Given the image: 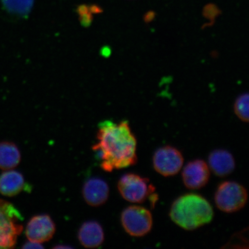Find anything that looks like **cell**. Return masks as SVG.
<instances>
[{"label":"cell","instance_id":"obj_15","mask_svg":"<svg viewBox=\"0 0 249 249\" xmlns=\"http://www.w3.org/2000/svg\"><path fill=\"white\" fill-rule=\"evenodd\" d=\"M34 0H1L8 13L17 17H27L33 8Z\"/></svg>","mask_w":249,"mask_h":249},{"label":"cell","instance_id":"obj_4","mask_svg":"<svg viewBox=\"0 0 249 249\" xmlns=\"http://www.w3.org/2000/svg\"><path fill=\"white\" fill-rule=\"evenodd\" d=\"M22 214L14 205L0 199V249H13L23 230Z\"/></svg>","mask_w":249,"mask_h":249},{"label":"cell","instance_id":"obj_7","mask_svg":"<svg viewBox=\"0 0 249 249\" xmlns=\"http://www.w3.org/2000/svg\"><path fill=\"white\" fill-rule=\"evenodd\" d=\"M183 157L178 149L171 145L157 149L153 156V166L157 173L164 177L176 176L181 170Z\"/></svg>","mask_w":249,"mask_h":249},{"label":"cell","instance_id":"obj_18","mask_svg":"<svg viewBox=\"0 0 249 249\" xmlns=\"http://www.w3.org/2000/svg\"><path fill=\"white\" fill-rule=\"evenodd\" d=\"M221 14L220 9L217 6L213 4H209L205 6L203 9V15L207 19L212 21L215 19V18Z\"/></svg>","mask_w":249,"mask_h":249},{"label":"cell","instance_id":"obj_19","mask_svg":"<svg viewBox=\"0 0 249 249\" xmlns=\"http://www.w3.org/2000/svg\"><path fill=\"white\" fill-rule=\"evenodd\" d=\"M23 249H43V247L39 243L29 241L25 243L22 247Z\"/></svg>","mask_w":249,"mask_h":249},{"label":"cell","instance_id":"obj_17","mask_svg":"<svg viewBox=\"0 0 249 249\" xmlns=\"http://www.w3.org/2000/svg\"><path fill=\"white\" fill-rule=\"evenodd\" d=\"M77 12L79 15L80 23L83 26H89L91 24L93 18V14L89 9V6L80 5L77 8Z\"/></svg>","mask_w":249,"mask_h":249},{"label":"cell","instance_id":"obj_21","mask_svg":"<svg viewBox=\"0 0 249 249\" xmlns=\"http://www.w3.org/2000/svg\"><path fill=\"white\" fill-rule=\"evenodd\" d=\"M155 14L153 12H149L145 16V20L149 22V21H152L154 18Z\"/></svg>","mask_w":249,"mask_h":249},{"label":"cell","instance_id":"obj_2","mask_svg":"<svg viewBox=\"0 0 249 249\" xmlns=\"http://www.w3.org/2000/svg\"><path fill=\"white\" fill-rule=\"evenodd\" d=\"M174 223L183 229L193 231L208 225L214 217V211L204 196L187 194L174 200L170 211Z\"/></svg>","mask_w":249,"mask_h":249},{"label":"cell","instance_id":"obj_16","mask_svg":"<svg viewBox=\"0 0 249 249\" xmlns=\"http://www.w3.org/2000/svg\"><path fill=\"white\" fill-rule=\"evenodd\" d=\"M233 110L239 119L249 123V93H242L236 98Z\"/></svg>","mask_w":249,"mask_h":249},{"label":"cell","instance_id":"obj_1","mask_svg":"<svg viewBox=\"0 0 249 249\" xmlns=\"http://www.w3.org/2000/svg\"><path fill=\"white\" fill-rule=\"evenodd\" d=\"M92 150L107 172L133 166L138 161L137 140L128 122L105 121L99 124Z\"/></svg>","mask_w":249,"mask_h":249},{"label":"cell","instance_id":"obj_14","mask_svg":"<svg viewBox=\"0 0 249 249\" xmlns=\"http://www.w3.org/2000/svg\"><path fill=\"white\" fill-rule=\"evenodd\" d=\"M19 149L11 142H0V169L8 170L17 167L21 161Z\"/></svg>","mask_w":249,"mask_h":249},{"label":"cell","instance_id":"obj_10","mask_svg":"<svg viewBox=\"0 0 249 249\" xmlns=\"http://www.w3.org/2000/svg\"><path fill=\"white\" fill-rule=\"evenodd\" d=\"M208 164L217 177L224 178L234 171L236 162L233 155L227 149H216L208 155Z\"/></svg>","mask_w":249,"mask_h":249},{"label":"cell","instance_id":"obj_9","mask_svg":"<svg viewBox=\"0 0 249 249\" xmlns=\"http://www.w3.org/2000/svg\"><path fill=\"white\" fill-rule=\"evenodd\" d=\"M55 230V225L52 218L49 214H40L31 218L25 233L29 241L42 244L51 240Z\"/></svg>","mask_w":249,"mask_h":249},{"label":"cell","instance_id":"obj_3","mask_svg":"<svg viewBox=\"0 0 249 249\" xmlns=\"http://www.w3.org/2000/svg\"><path fill=\"white\" fill-rule=\"evenodd\" d=\"M118 189L122 197L133 203H142L149 199L154 207L158 199L155 188L149 180L134 173H127L121 177Z\"/></svg>","mask_w":249,"mask_h":249},{"label":"cell","instance_id":"obj_12","mask_svg":"<svg viewBox=\"0 0 249 249\" xmlns=\"http://www.w3.org/2000/svg\"><path fill=\"white\" fill-rule=\"evenodd\" d=\"M78 239L82 246L86 248H96L103 244L105 239L102 226L95 221L84 223L78 232Z\"/></svg>","mask_w":249,"mask_h":249},{"label":"cell","instance_id":"obj_11","mask_svg":"<svg viewBox=\"0 0 249 249\" xmlns=\"http://www.w3.org/2000/svg\"><path fill=\"white\" fill-rule=\"evenodd\" d=\"M83 196L87 204L92 207H99L105 203L109 196L107 182L99 178L87 180L83 188Z\"/></svg>","mask_w":249,"mask_h":249},{"label":"cell","instance_id":"obj_5","mask_svg":"<svg viewBox=\"0 0 249 249\" xmlns=\"http://www.w3.org/2000/svg\"><path fill=\"white\" fill-rule=\"evenodd\" d=\"M248 197V192L245 186L234 180H226L217 186L214 201L220 211L232 213L245 207Z\"/></svg>","mask_w":249,"mask_h":249},{"label":"cell","instance_id":"obj_8","mask_svg":"<svg viewBox=\"0 0 249 249\" xmlns=\"http://www.w3.org/2000/svg\"><path fill=\"white\" fill-rule=\"evenodd\" d=\"M208 164L201 159L189 161L182 173L183 184L186 188L198 190L204 188L209 182L211 172Z\"/></svg>","mask_w":249,"mask_h":249},{"label":"cell","instance_id":"obj_20","mask_svg":"<svg viewBox=\"0 0 249 249\" xmlns=\"http://www.w3.org/2000/svg\"><path fill=\"white\" fill-rule=\"evenodd\" d=\"M90 10L93 14H97L102 13V8L97 5H92L89 6Z\"/></svg>","mask_w":249,"mask_h":249},{"label":"cell","instance_id":"obj_6","mask_svg":"<svg viewBox=\"0 0 249 249\" xmlns=\"http://www.w3.org/2000/svg\"><path fill=\"white\" fill-rule=\"evenodd\" d=\"M121 220L125 231L135 237L147 235L151 231L153 225L150 211L137 205L125 208L121 213Z\"/></svg>","mask_w":249,"mask_h":249},{"label":"cell","instance_id":"obj_13","mask_svg":"<svg viewBox=\"0 0 249 249\" xmlns=\"http://www.w3.org/2000/svg\"><path fill=\"white\" fill-rule=\"evenodd\" d=\"M22 174L12 170H6L0 175V194L5 197H14L27 189Z\"/></svg>","mask_w":249,"mask_h":249}]
</instances>
